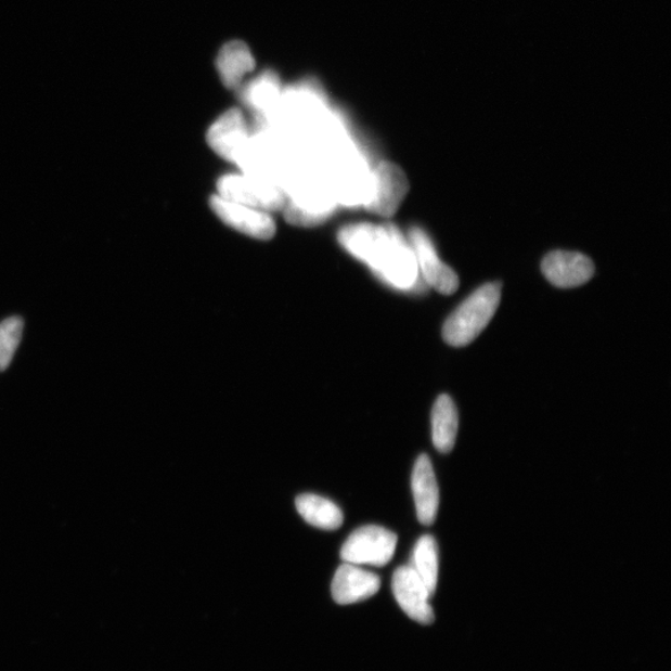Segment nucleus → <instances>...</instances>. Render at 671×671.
<instances>
[{
    "label": "nucleus",
    "instance_id": "9b49d317",
    "mask_svg": "<svg viewBox=\"0 0 671 671\" xmlns=\"http://www.w3.org/2000/svg\"><path fill=\"white\" fill-rule=\"evenodd\" d=\"M379 589L378 575L363 570L362 566L345 563L337 568L331 592L338 605L348 606L375 596Z\"/></svg>",
    "mask_w": 671,
    "mask_h": 671
},
{
    "label": "nucleus",
    "instance_id": "7ed1b4c3",
    "mask_svg": "<svg viewBox=\"0 0 671 671\" xmlns=\"http://www.w3.org/2000/svg\"><path fill=\"white\" fill-rule=\"evenodd\" d=\"M217 189L219 197L266 211L284 209L286 203L282 186L244 173L220 177Z\"/></svg>",
    "mask_w": 671,
    "mask_h": 671
},
{
    "label": "nucleus",
    "instance_id": "2eb2a0df",
    "mask_svg": "<svg viewBox=\"0 0 671 671\" xmlns=\"http://www.w3.org/2000/svg\"><path fill=\"white\" fill-rule=\"evenodd\" d=\"M302 519L321 530H337L344 524V514L334 501L315 494H302L295 501Z\"/></svg>",
    "mask_w": 671,
    "mask_h": 671
},
{
    "label": "nucleus",
    "instance_id": "dca6fc26",
    "mask_svg": "<svg viewBox=\"0 0 671 671\" xmlns=\"http://www.w3.org/2000/svg\"><path fill=\"white\" fill-rule=\"evenodd\" d=\"M410 566L433 596L436 593L439 577V551L435 538L424 534L415 543Z\"/></svg>",
    "mask_w": 671,
    "mask_h": 671
},
{
    "label": "nucleus",
    "instance_id": "423d86ee",
    "mask_svg": "<svg viewBox=\"0 0 671 671\" xmlns=\"http://www.w3.org/2000/svg\"><path fill=\"white\" fill-rule=\"evenodd\" d=\"M209 203L217 217L237 232L260 241H269L275 235L276 225L269 211L227 201L218 194Z\"/></svg>",
    "mask_w": 671,
    "mask_h": 671
},
{
    "label": "nucleus",
    "instance_id": "f3484780",
    "mask_svg": "<svg viewBox=\"0 0 671 671\" xmlns=\"http://www.w3.org/2000/svg\"><path fill=\"white\" fill-rule=\"evenodd\" d=\"M254 59L241 41L229 42L218 56V69L228 87H236L253 70Z\"/></svg>",
    "mask_w": 671,
    "mask_h": 671
},
{
    "label": "nucleus",
    "instance_id": "f8f14e48",
    "mask_svg": "<svg viewBox=\"0 0 671 671\" xmlns=\"http://www.w3.org/2000/svg\"><path fill=\"white\" fill-rule=\"evenodd\" d=\"M412 490L420 522L426 526L435 524L440 496L436 473L427 454L420 455L415 462Z\"/></svg>",
    "mask_w": 671,
    "mask_h": 671
},
{
    "label": "nucleus",
    "instance_id": "20e7f679",
    "mask_svg": "<svg viewBox=\"0 0 671 671\" xmlns=\"http://www.w3.org/2000/svg\"><path fill=\"white\" fill-rule=\"evenodd\" d=\"M397 542L392 531L375 525L363 526L348 537L341 558L346 564L384 567L393 558Z\"/></svg>",
    "mask_w": 671,
    "mask_h": 671
},
{
    "label": "nucleus",
    "instance_id": "ddd939ff",
    "mask_svg": "<svg viewBox=\"0 0 671 671\" xmlns=\"http://www.w3.org/2000/svg\"><path fill=\"white\" fill-rule=\"evenodd\" d=\"M284 92L278 76L267 73L249 83L243 92V100L253 112L258 113L267 122L273 118L282 102Z\"/></svg>",
    "mask_w": 671,
    "mask_h": 671
},
{
    "label": "nucleus",
    "instance_id": "f03ea898",
    "mask_svg": "<svg viewBox=\"0 0 671 671\" xmlns=\"http://www.w3.org/2000/svg\"><path fill=\"white\" fill-rule=\"evenodd\" d=\"M500 297V284L491 283L479 287L446 321L444 341L453 347H463L475 341L494 318Z\"/></svg>",
    "mask_w": 671,
    "mask_h": 671
},
{
    "label": "nucleus",
    "instance_id": "39448f33",
    "mask_svg": "<svg viewBox=\"0 0 671 671\" xmlns=\"http://www.w3.org/2000/svg\"><path fill=\"white\" fill-rule=\"evenodd\" d=\"M410 191L407 176L392 163H380L372 169V194L366 208L371 214L390 218L397 214Z\"/></svg>",
    "mask_w": 671,
    "mask_h": 671
},
{
    "label": "nucleus",
    "instance_id": "4468645a",
    "mask_svg": "<svg viewBox=\"0 0 671 671\" xmlns=\"http://www.w3.org/2000/svg\"><path fill=\"white\" fill-rule=\"evenodd\" d=\"M457 428L459 414L453 399L448 395L439 396L431 411V437L438 452H452Z\"/></svg>",
    "mask_w": 671,
    "mask_h": 671
},
{
    "label": "nucleus",
    "instance_id": "f257e3e1",
    "mask_svg": "<svg viewBox=\"0 0 671 671\" xmlns=\"http://www.w3.org/2000/svg\"><path fill=\"white\" fill-rule=\"evenodd\" d=\"M338 242L389 286L411 291L417 285L420 270L412 246L395 225H347L339 231Z\"/></svg>",
    "mask_w": 671,
    "mask_h": 671
},
{
    "label": "nucleus",
    "instance_id": "1a4fd4ad",
    "mask_svg": "<svg viewBox=\"0 0 671 671\" xmlns=\"http://www.w3.org/2000/svg\"><path fill=\"white\" fill-rule=\"evenodd\" d=\"M253 136L240 109H229L210 127L207 140L217 155L235 164Z\"/></svg>",
    "mask_w": 671,
    "mask_h": 671
},
{
    "label": "nucleus",
    "instance_id": "6e6552de",
    "mask_svg": "<svg viewBox=\"0 0 671 671\" xmlns=\"http://www.w3.org/2000/svg\"><path fill=\"white\" fill-rule=\"evenodd\" d=\"M392 590L399 607L413 621L421 624L435 622V610L430 605L431 593L410 565L397 568Z\"/></svg>",
    "mask_w": 671,
    "mask_h": 671
},
{
    "label": "nucleus",
    "instance_id": "9d476101",
    "mask_svg": "<svg viewBox=\"0 0 671 671\" xmlns=\"http://www.w3.org/2000/svg\"><path fill=\"white\" fill-rule=\"evenodd\" d=\"M542 273L552 285L570 288L589 283L594 274V266L581 253L552 251L543 259Z\"/></svg>",
    "mask_w": 671,
    "mask_h": 671
},
{
    "label": "nucleus",
    "instance_id": "a211bd4d",
    "mask_svg": "<svg viewBox=\"0 0 671 671\" xmlns=\"http://www.w3.org/2000/svg\"><path fill=\"white\" fill-rule=\"evenodd\" d=\"M24 322L21 318H10L0 322V371L11 366L23 336Z\"/></svg>",
    "mask_w": 671,
    "mask_h": 671
},
{
    "label": "nucleus",
    "instance_id": "0eeeda50",
    "mask_svg": "<svg viewBox=\"0 0 671 671\" xmlns=\"http://www.w3.org/2000/svg\"><path fill=\"white\" fill-rule=\"evenodd\" d=\"M410 244L417 261L418 270L426 283L439 294L452 295L457 291L459 278L438 257L435 245L423 229L414 227L410 231Z\"/></svg>",
    "mask_w": 671,
    "mask_h": 671
}]
</instances>
